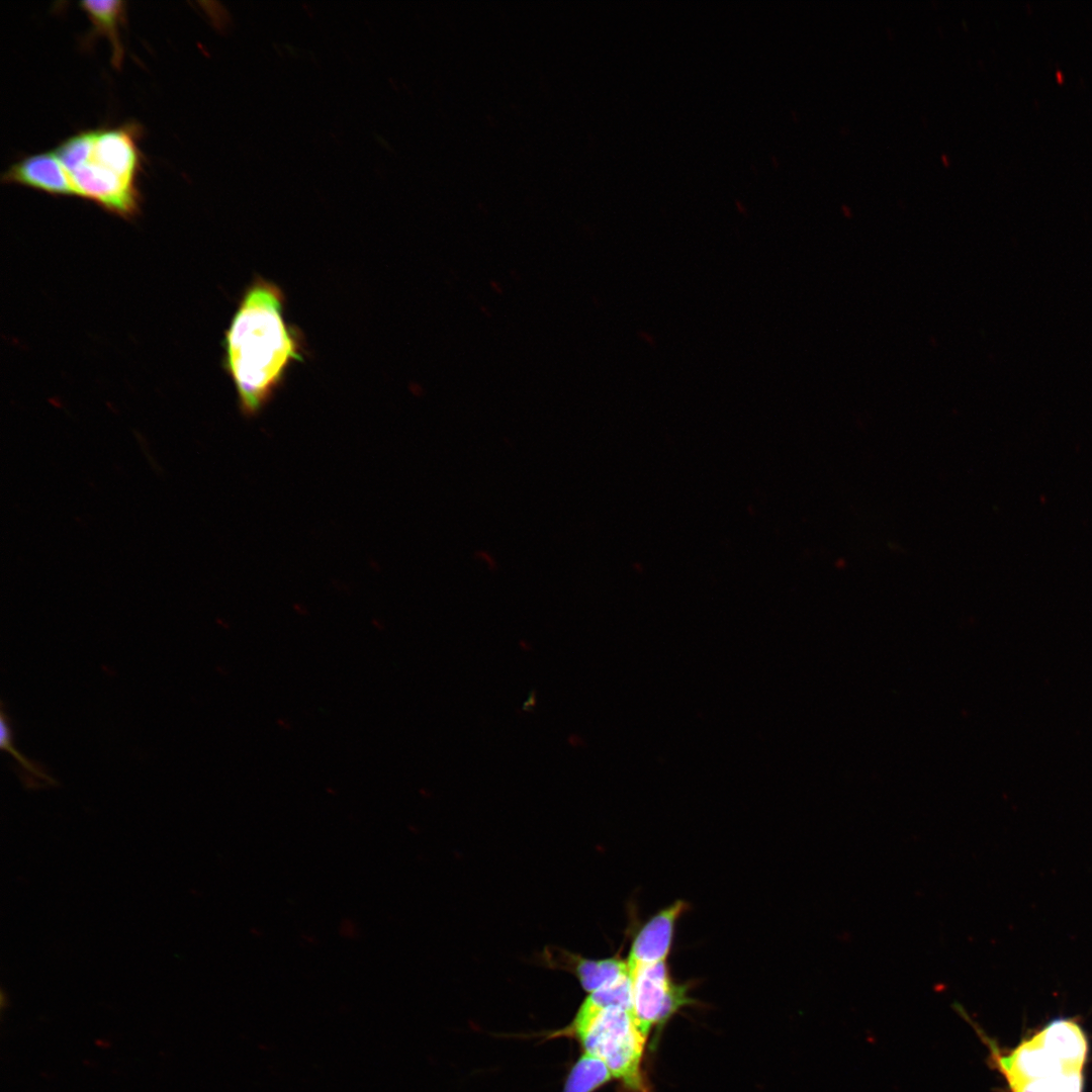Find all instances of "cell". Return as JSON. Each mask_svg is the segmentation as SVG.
I'll return each instance as SVG.
<instances>
[{"mask_svg": "<svg viewBox=\"0 0 1092 1092\" xmlns=\"http://www.w3.org/2000/svg\"><path fill=\"white\" fill-rule=\"evenodd\" d=\"M285 299L276 283L255 276L225 331L224 367L245 416L260 413L306 354L301 332L285 321Z\"/></svg>", "mask_w": 1092, "mask_h": 1092, "instance_id": "cell-1", "label": "cell"}, {"mask_svg": "<svg viewBox=\"0 0 1092 1092\" xmlns=\"http://www.w3.org/2000/svg\"><path fill=\"white\" fill-rule=\"evenodd\" d=\"M136 122L92 129L88 148L66 166L77 186L99 200H112L138 188L142 167Z\"/></svg>", "mask_w": 1092, "mask_h": 1092, "instance_id": "cell-2", "label": "cell"}, {"mask_svg": "<svg viewBox=\"0 0 1092 1092\" xmlns=\"http://www.w3.org/2000/svg\"><path fill=\"white\" fill-rule=\"evenodd\" d=\"M574 1031L586 1054L601 1059L612 1076L632 1090L643 1087L640 1064L646 1035L633 1013L621 1007H599L588 1001L581 1005Z\"/></svg>", "mask_w": 1092, "mask_h": 1092, "instance_id": "cell-3", "label": "cell"}, {"mask_svg": "<svg viewBox=\"0 0 1092 1092\" xmlns=\"http://www.w3.org/2000/svg\"><path fill=\"white\" fill-rule=\"evenodd\" d=\"M633 986V1015L647 1036L652 1025L662 1021L687 1002L686 988L671 981L666 961L629 969Z\"/></svg>", "mask_w": 1092, "mask_h": 1092, "instance_id": "cell-4", "label": "cell"}, {"mask_svg": "<svg viewBox=\"0 0 1092 1092\" xmlns=\"http://www.w3.org/2000/svg\"><path fill=\"white\" fill-rule=\"evenodd\" d=\"M1 182L54 196H77L67 171L54 152L38 153L15 162L2 174Z\"/></svg>", "mask_w": 1092, "mask_h": 1092, "instance_id": "cell-5", "label": "cell"}, {"mask_svg": "<svg viewBox=\"0 0 1092 1092\" xmlns=\"http://www.w3.org/2000/svg\"><path fill=\"white\" fill-rule=\"evenodd\" d=\"M688 908L681 900L651 917L635 936L627 961L628 968L666 961L677 920Z\"/></svg>", "mask_w": 1092, "mask_h": 1092, "instance_id": "cell-6", "label": "cell"}, {"mask_svg": "<svg viewBox=\"0 0 1092 1092\" xmlns=\"http://www.w3.org/2000/svg\"><path fill=\"white\" fill-rule=\"evenodd\" d=\"M1034 1034L1045 1050L1065 1067L1084 1069L1088 1041L1084 1030L1075 1019H1053Z\"/></svg>", "mask_w": 1092, "mask_h": 1092, "instance_id": "cell-7", "label": "cell"}, {"mask_svg": "<svg viewBox=\"0 0 1092 1092\" xmlns=\"http://www.w3.org/2000/svg\"><path fill=\"white\" fill-rule=\"evenodd\" d=\"M79 5L93 24L92 35L103 34L110 40L113 48L112 63L114 67H118L123 56L119 26L125 16V2L83 1Z\"/></svg>", "mask_w": 1092, "mask_h": 1092, "instance_id": "cell-8", "label": "cell"}, {"mask_svg": "<svg viewBox=\"0 0 1092 1092\" xmlns=\"http://www.w3.org/2000/svg\"><path fill=\"white\" fill-rule=\"evenodd\" d=\"M0 723L1 749L9 752L17 761L16 771L23 785L28 789L55 786L57 781L49 774L48 768L41 762L27 758L15 746L12 720L4 702L1 703Z\"/></svg>", "mask_w": 1092, "mask_h": 1092, "instance_id": "cell-9", "label": "cell"}, {"mask_svg": "<svg viewBox=\"0 0 1092 1092\" xmlns=\"http://www.w3.org/2000/svg\"><path fill=\"white\" fill-rule=\"evenodd\" d=\"M576 971L582 987L592 993L628 974L629 968L627 962L612 958L601 961L582 960Z\"/></svg>", "mask_w": 1092, "mask_h": 1092, "instance_id": "cell-10", "label": "cell"}, {"mask_svg": "<svg viewBox=\"0 0 1092 1092\" xmlns=\"http://www.w3.org/2000/svg\"><path fill=\"white\" fill-rule=\"evenodd\" d=\"M611 1077L609 1068L601 1059L585 1053L570 1072L564 1092H593Z\"/></svg>", "mask_w": 1092, "mask_h": 1092, "instance_id": "cell-11", "label": "cell"}, {"mask_svg": "<svg viewBox=\"0 0 1092 1092\" xmlns=\"http://www.w3.org/2000/svg\"><path fill=\"white\" fill-rule=\"evenodd\" d=\"M585 1000L599 1007H621L633 1013V986L630 973L616 982L592 992Z\"/></svg>", "mask_w": 1092, "mask_h": 1092, "instance_id": "cell-12", "label": "cell"}, {"mask_svg": "<svg viewBox=\"0 0 1092 1092\" xmlns=\"http://www.w3.org/2000/svg\"><path fill=\"white\" fill-rule=\"evenodd\" d=\"M1058 1075L1045 1079L1013 1082L1009 1083L1008 1086L1010 1092H1054L1055 1080Z\"/></svg>", "mask_w": 1092, "mask_h": 1092, "instance_id": "cell-13", "label": "cell"}, {"mask_svg": "<svg viewBox=\"0 0 1092 1092\" xmlns=\"http://www.w3.org/2000/svg\"><path fill=\"white\" fill-rule=\"evenodd\" d=\"M276 723L281 729L291 730L292 725L287 719H278Z\"/></svg>", "mask_w": 1092, "mask_h": 1092, "instance_id": "cell-14", "label": "cell"}]
</instances>
